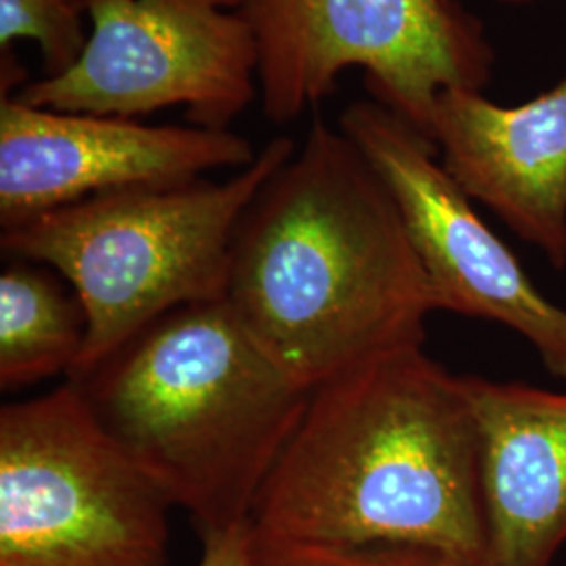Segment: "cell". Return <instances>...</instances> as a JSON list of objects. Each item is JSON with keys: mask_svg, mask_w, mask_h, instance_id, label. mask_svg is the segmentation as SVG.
<instances>
[{"mask_svg": "<svg viewBox=\"0 0 566 566\" xmlns=\"http://www.w3.org/2000/svg\"><path fill=\"white\" fill-rule=\"evenodd\" d=\"M250 523L290 542L426 547L489 566L481 443L464 376L411 344L315 386Z\"/></svg>", "mask_w": 566, "mask_h": 566, "instance_id": "6da1fadb", "label": "cell"}, {"mask_svg": "<svg viewBox=\"0 0 566 566\" xmlns=\"http://www.w3.org/2000/svg\"><path fill=\"white\" fill-rule=\"evenodd\" d=\"M224 303L304 390L424 344L437 311L392 193L322 118L248 206Z\"/></svg>", "mask_w": 566, "mask_h": 566, "instance_id": "7a4b0ae2", "label": "cell"}, {"mask_svg": "<svg viewBox=\"0 0 566 566\" xmlns=\"http://www.w3.org/2000/svg\"><path fill=\"white\" fill-rule=\"evenodd\" d=\"M67 380L200 535L250 521L311 395L224 301L170 311Z\"/></svg>", "mask_w": 566, "mask_h": 566, "instance_id": "3957f363", "label": "cell"}, {"mask_svg": "<svg viewBox=\"0 0 566 566\" xmlns=\"http://www.w3.org/2000/svg\"><path fill=\"white\" fill-rule=\"evenodd\" d=\"M296 149L290 137H275L227 181L109 191L2 231L4 254L57 271L81 298L88 334L70 378L170 311L224 301L243 214Z\"/></svg>", "mask_w": 566, "mask_h": 566, "instance_id": "277c9868", "label": "cell"}, {"mask_svg": "<svg viewBox=\"0 0 566 566\" xmlns=\"http://www.w3.org/2000/svg\"><path fill=\"white\" fill-rule=\"evenodd\" d=\"M259 55V102L298 120L361 70L369 97L430 139L437 99L485 88L495 51L460 0H238Z\"/></svg>", "mask_w": 566, "mask_h": 566, "instance_id": "5b68a950", "label": "cell"}, {"mask_svg": "<svg viewBox=\"0 0 566 566\" xmlns=\"http://www.w3.org/2000/svg\"><path fill=\"white\" fill-rule=\"evenodd\" d=\"M175 506L78 386L0 409V566H164Z\"/></svg>", "mask_w": 566, "mask_h": 566, "instance_id": "8992f818", "label": "cell"}, {"mask_svg": "<svg viewBox=\"0 0 566 566\" xmlns=\"http://www.w3.org/2000/svg\"><path fill=\"white\" fill-rule=\"evenodd\" d=\"M88 42L67 72L7 95L28 105L137 120L185 107L229 130L259 99L254 36L238 11L189 0H88Z\"/></svg>", "mask_w": 566, "mask_h": 566, "instance_id": "52a82bcc", "label": "cell"}, {"mask_svg": "<svg viewBox=\"0 0 566 566\" xmlns=\"http://www.w3.org/2000/svg\"><path fill=\"white\" fill-rule=\"evenodd\" d=\"M338 128L392 193L437 311L506 325L535 348L552 376L566 380V308L542 294L479 217L437 145L374 99L350 103Z\"/></svg>", "mask_w": 566, "mask_h": 566, "instance_id": "ba28073f", "label": "cell"}, {"mask_svg": "<svg viewBox=\"0 0 566 566\" xmlns=\"http://www.w3.org/2000/svg\"><path fill=\"white\" fill-rule=\"evenodd\" d=\"M256 156L254 145L231 128L151 126L2 97L0 227L7 231L109 191L245 168Z\"/></svg>", "mask_w": 566, "mask_h": 566, "instance_id": "9c48e42d", "label": "cell"}, {"mask_svg": "<svg viewBox=\"0 0 566 566\" xmlns=\"http://www.w3.org/2000/svg\"><path fill=\"white\" fill-rule=\"evenodd\" d=\"M430 142L472 202L566 269V74L514 107L481 91H443Z\"/></svg>", "mask_w": 566, "mask_h": 566, "instance_id": "30bf717a", "label": "cell"}, {"mask_svg": "<svg viewBox=\"0 0 566 566\" xmlns=\"http://www.w3.org/2000/svg\"><path fill=\"white\" fill-rule=\"evenodd\" d=\"M481 443L489 566H552L566 542V392L464 376Z\"/></svg>", "mask_w": 566, "mask_h": 566, "instance_id": "8fae6325", "label": "cell"}, {"mask_svg": "<svg viewBox=\"0 0 566 566\" xmlns=\"http://www.w3.org/2000/svg\"><path fill=\"white\" fill-rule=\"evenodd\" d=\"M57 271L18 261L0 275V386L18 390L72 376L88 319L81 298Z\"/></svg>", "mask_w": 566, "mask_h": 566, "instance_id": "7c38bea8", "label": "cell"}, {"mask_svg": "<svg viewBox=\"0 0 566 566\" xmlns=\"http://www.w3.org/2000/svg\"><path fill=\"white\" fill-rule=\"evenodd\" d=\"M88 0H0V49L13 42H36L44 78L67 72L88 42L84 28Z\"/></svg>", "mask_w": 566, "mask_h": 566, "instance_id": "4fadbf2b", "label": "cell"}, {"mask_svg": "<svg viewBox=\"0 0 566 566\" xmlns=\"http://www.w3.org/2000/svg\"><path fill=\"white\" fill-rule=\"evenodd\" d=\"M252 566H462L416 546H324L269 537L252 528Z\"/></svg>", "mask_w": 566, "mask_h": 566, "instance_id": "5bb4252c", "label": "cell"}, {"mask_svg": "<svg viewBox=\"0 0 566 566\" xmlns=\"http://www.w3.org/2000/svg\"><path fill=\"white\" fill-rule=\"evenodd\" d=\"M200 566H252V523L202 535Z\"/></svg>", "mask_w": 566, "mask_h": 566, "instance_id": "9a60e30c", "label": "cell"}, {"mask_svg": "<svg viewBox=\"0 0 566 566\" xmlns=\"http://www.w3.org/2000/svg\"><path fill=\"white\" fill-rule=\"evenodd\" d=\"M189 2H206V4H217V7L231 9V11H235V7H238V0H189Z\"/></svg>", "mask_w": 566, "mask_h": 566, "instance_id": "2e32d148", "label": "cell"}, {"mask_svg": "<svg viewBox=\"0 0 566 566\" xmlns=\"http://www.w3.org/2000/svg\"><path fill=\"white\" fill-rule=\"evenodd\" d=\"M493 2H500V4H506V7H526V4H533V2H539V0H493Z\"/></svg>", "mask_w": 566, "mask_h": 566, "instance_id": "e0dca14e", "label": "cell"}]
</instances>
